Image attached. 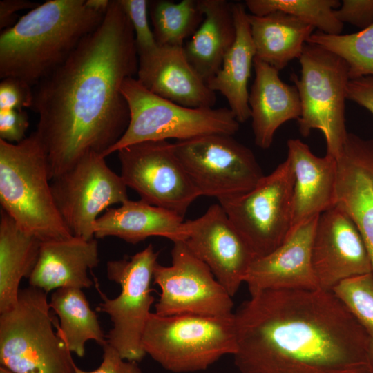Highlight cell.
<instances>
[{"label": "cell", "mask_w": 373, "mask_h": 373, "mask_svg": "<svg viewBox=\"0 0 373 373\" xmlns=\"http://www.w3.org/2000/svg\"><path fill=\"white\" fill-rule=\"evenodd\" d=\"M184 229L182 241L233 297L256 256L222 206L212 204L200 217L184 221Z\"/></svg>", "instance_id": "15"}, {"label": "cell", "mask_w": 373, "mask_h": 373, "mask_svg": "<svg viewBox=\"0 0 373 373\" xmlns=\"http://www.w3.org/2000/svg\"><path fill=\"white\" fill-rule=\"evenodd\" d=\"M204 18L191 39L183 46L185 55L207 83L221 68L236 37L233 3L226 0H199Z\"/></svg>", "instance_id": "25"}, {"label": "cell", "mask_w": 373, "mask_h": 373, "mask_svg": "<svg viewBox=\"0 0 373 373\" xmlns=\"http://www.w3.org/2000/svg\"><path fill=\"white\" fill-rule=\"evenodd\" d=\"M49 304L59 319V323L56 317L54 321L57 332L71 352L83 357L85 344L90 340L102 347L107 345L106 335L82 289H57L52 294Z\"/></svg>", "instance_id": "28"}, {"label": "cell", "mask_w": 373, "mask_h": 373, "mask_svg": "<svg viewBox=\"0 0 373 373\" xmlns=\"http://www.w3.org/2000/svg\"><path fill=\"white\" fill-rule=\"evenodd\" d=\"M245 5L251 15L283 12L325 34L340 35L343 29V23L334 13L341 6L338 0H247Z\"/></svg>", "instance_id": "30"}, {"label": "cell", "mask_w": 373, "mask_h": 373, "mask_svg": "<svg viewBox=\"0 0 373 373\" xmlns=\"http://www.w3.org/2000/svg\"><path fill=\"white\" fill-rule=\"evenodd\" d=\"M57 209L73 236L95 238L99 214L111 206L128 200L127 186L120 175L106 164L105 157L89 152L73 166L51 180Z\"/></svg>", "instance_id": "12"}, {"label": "cell", "mask_w": 373, "mask_h": 373, "mask_svg": "<svg viewBox=\"0 0 373 373\" xmlns=\"http://www.w3.org/2000/svg\"><path fill=\"white\" fill-rule=\"evenodd\" d=\"M102 348V361L97 369L93 371H85L75 364V373H143L137 362L124 359L109 345L107 344Z\"/></svg>", "instance_id": "37"}, {"label": "cell", "mask_w": 373, "mask_h": 373, "mask_svg": "<svg viewBox=\"0 0 373 373\" xmlns=\"http://www.w3.org/2000/svg\"><path fill=\"white\" fill-rule=\"evenodd\" d=\"M99 262L95 238L76 236L41 242L37 263L28 278L29 285L48 293L61 287L90 288L88 271Z\"/></svg>", "instance_id": "21"}, {"label": "cell", "mask_w": 373, "mask_h": 373, "mask_svg": "<svg viewBox=\"0 0 373 373\" xmlns=\"http://www.w3.org/2000/svg\"><path fill=\"white\" fill-rule=\"evenodd\" d=\"M41 241L21 229L0 211V314L17 303L19 284L29 278L38 259Z\"/></svg>", "instance_id": "27"}, {"label": "cell", "mask_w": 373, "mask_h": 373, "mask_svg": "<svg viewBox=\"0 0 373 373\" xmlns=\"http://www.w3.org/2000/svg\"><path fill=\"white\" fill-rule=\"evenodd\" d=\"M367 360L371 373H373V338H370L367 347Z\"/></svg>", "instance_id": "41"}, {"label": "cell", "mask_w": 373, "mask_h": 373, "mask_svg": "<svg viewBox=\"0 0 373 373\" xmlns=\"http://www.w3.org/2000/svg\"><path fill=\"white\" fill-rule=\"evenodd\" d=\"M34 93L32 87L17 78L7 77L0 82V110L32 108Z\"/></svg>", "instance_id": "34"}, {"label": "cell", "mask_w": 373, "mask_h": 373, "mask_svg": "<svg viewBox=\"0 0 373 373\" xmlns=\"http://www.w3.org/2000/svg\"><path fill=\"white\" fill-rule=\"evenodd\" d=\"M234 316L240 373H371L370 336L332 291H260Z\"/></svg>", "instance_id": "2"}, {"label": "cell", "mask_w": 373, "mask_h": 373, "mask_svg": "<svg viewBox=\"0 0 373 373\" xmlns=\"http://www.w3.org/2000/svg\"><path fill=\"white\" fill-rule=\"evenodd\" d=\"M347 99L366 108L373 115V76H365L349 81Z\"/></svg>", "instance_id": "38"}, {"label": "cell", "mask_w": 373, "mask_h": 373, "mask_svg": "<svg viewBox=\"0 0 373 373\" xmlns=\"http://www.w3.org/2000/svg\"><path fill=\"white\" fill-rule=\"evenodd\" d=\"M256 57L278 71L299 59L314 28L283 12L247 15Z\"/></svg>", "instance_id": "26"}, {"label": "cell", "mask_w": 373, "mask_h": 373, "mask_svg": "<svg viewBox=\"0 0 373 373\" xmlns=\"http://www.w3.org/2000/svg\"><path fill=\"white\" fill-rule=\"evenodd\" d=\"M121 177L142 200L184 218L200 196L179 160L173 143L146 141L117 151Z\"/></svg>", "instance_id": "13"}, {"label": "cell", "mask_w": 373, "mask_h": 373, "mask_svg": "<svg viewBox=\"0 0 373 373\" xmlns=\"http://www.w3.org/2000/svg\"><path fill=\"white\" fill-rule=\"evenodd\" d=\"M158 255L149 244L128 258L107 262V278L121 287L117 297L109 298L97 286L102 302L96 310L108 314L113 324L107 344L127 361L138 362L146 355L142 336L155 300L151 283Z\"/></svg>", "instance_id": "9"}, {"label": "cell", "mask_w": 373, "mask_h": 373, "mask_svg": "<svg viewBox=\"0 0 373 373\" xmlns=\"http://www.w3.org/2000/svg\"><path fill=\"white\" fill-rule=\"evenodd\" d=\"M255 79L249 93L254 142L269 149L277 129L289 120H298L301 114L299 94L295 85L285 84L279 71L255 57Z\"/></svg>", "instance_id": "22"}, {"label": "cell", "mask_w": 373, "mask_h": 373, "mask_svg": "<svg viewBox=\"0 0 373 373\" xmlns=\"http://www.w3.org/2000/svg\"><path fill=\"white\" fill-rule=\"evenodd\" d=\"M86 2L93 10L105 14L109 8L111 0H86Z\"/></svg>", "instance_id": "40"}, {"label": "cell", "mask_w": 373, "mask_h": 373, "mask_svg": "<svg viewBox=\"0 0 373 373\" xmlns=\"http://www.w3.org/2000/svg\"><path fill=\"white\" fill-rule=\"evenodd\" d=\"M29 126L27 113L24 110H0V139L16 144L24 140Z\"/></svg>", "instance_id": "36"}, {"label": "cell", "mask_w": 373, "mask_h": 373, "mask_svg": "<svg viewBox=\"0 0 373 373\" xmlns=\"http://www.w3.org/2000/svg\"><path fill=\"white\" fill-rule=\"evenodd\" d=\"M307 43L320 46L342 58L348 66L350 79L373 76V24L345 35L313 32Z\"/></svg>", "instance_id": "31"}, {"label": "cell", "mask_w": 373, "mask_h": 373, "mask_svg": "<svg viewBox=\"0 0 373 373\" xmlns=\"http://www.w3.org/2000/svg\"><path fill=\"white\" fill-rule=\"evenodd\" d=\"M287 157L294 177L291 231L335 206L336 159L315 155L299 139L287 141Z\"/></svg>", "instance_id": "20"}, {"label": "cell", "mask_w": 373, "mask_h": 373, "mask_svg": "<svg viewBox=\"0 0 373 373\" xmlns=\"http://www.w3.org/2000/svg\"><path fill=\"white\" fill-rule=\"evenodd\" d=\"M96 239L109 236L137 244L153 236H160L173 242L186 236L184 218L167 209L142 200H128L118 207L109 208L95 224Z\"/></svg>", "instance_id": "23"}, {"label": "cell", "mask_w": 373, "mask_h": 373, "mask_svg": "<svg viewBox=\"0 0 373 373\" xmlns=\"http://www.w3.org/2000/svg\"><path fill=\"white\" fill-rule=\"evenodd\" d=\"M200 196L231 197L251 190L264 175L251 150L232 135L211 134L173 143Z\"/></svg>", "instance_id": "11"}, {"label": "cell", "mask_w": 373, "mask_h": 373, "mask_svg": "<svg viewBox=\"0 0 373 373\" xmlns=\"http://www.w3.org/2000/svg\"><path fill=\"white\" fill-rule=\"evenodd\" d=\"M142 347L146 354L168 371L204 370L222 356L236 352L234 314L161 316L151 312L143 334Z\"/></svg>", "instance_id": "6"}, {"label": "cell", "mask_w": 373, "mask_h": 373, "mask_svg": "<svg viewBox=\"0 0 373 373\" xmlns=\"http://www.w3.org/2000/svg\"><path fill=\"white\" fill-rule=\"evenodd\" d=\"M38 2L28 0H2L0 1V29L1 31L13 26L16 21L18 11L32 10L39 6Z\"/></svg>", "instance_id": "39"}, {"label": "cell", "mask_w": 373, "mask_h": 373, "mask_svg": "<svg viewBox=\"0 0 373 373\" xmlns=\"http://www.w3.org/2000/svg\"><path fill=\"white\" fill-rule=\"evenodd\" d=\"M171 264H156L153 283L161 292L155 313L161 316L233 314L232 297L207 265L182 240L173 242Z\"/></svg>", "instance_id": "14"}, {"label": "cell", "mask_w": 373, "mask_h": 373, "mask_svg": "<svg viewBox=\"0 0 373 373\" xmlns=\"http://www.w3.org/2000/svg\"><path fill=\"white\" fill-rule=\"evenodd\" d=\"M47 294L19 291L16 306L0 314V363L15 373H75L65 341L54 330Z\"/></svg>", "instance_id": "5"}, {"label": "cell", "mask_w": 373, "mask_h": 373, "mask_svg": "<svg viewBox=\"0 0 373 373\" xmlns=\"http://www.w3.org/2000/svg\"><path fill=\"white\" fill-rule=\"evenodd\" d=\"M232 9L236 39L224 57L220 69L207 82V86L227 99L229 108L239 123H243L251 117L247 86L256 50L245 5L233 3Z\"/></svg>", "instance_id": "24"}, {"label": "cell", "mask_w": 373, "mask_h": 373, "mask_svg": "<svg viewBox=\"0 0 373 373\" xmlns=\"http://www.w3.org/2000/svg\"><path fill=\"white\" fill-rule=\"evenodd\" d=\"M119 1L133 26L138 57L153 52L159 45L149 23V1L119 0Z\"/></svg>", "instance_id": "33"}, {"label": "cell", "mask_w": 373, "mask_h": 373, "mask_svg": "<svg viewBox=\"0 0 373 373\" xmlns=\"http://www.w3.org/2000/svg\"><path fill=\"white\" fill-rule=\"evenodd\" d=\"M137 70L133 26L119 0H111L100 25L33 87L35 132L51 180L89 152L104 157L122 137L130 113L121 87Z\"/></svg>", "instance_id": "1"}, {"label": "cell", "mask_w": 373, "mask_h": 373, "mask_svg": "<svg viewBox=\"0 0 373 373\" xmlns=\"http://www.w3.org/2000/svg\"><path fill=\"white\" fill-rule=\"evenodd\" d=\"M105 14L86 0H48L29 10L1 31V79L14 77L35 87L68 59Z\"/></svg>", "instance_id": "3"}, {"label": "cell", "mask_w": 373, "mask_h": 373, "mask_svg": "<svg viewBox=\"0 0 373 373\" xmlns=\"http://www.w3.org/2000/svg\"><path fill=\"white\" fill-rule=\"evenodd\" d=\"M0 373H15L13 372H12L11 370L3 367V366H1L0 367Z\"/></svg>", "instance_id": "42"}, {"label": "cell", "mask_w": 373, "mask_h": 373, "mask_svg": "<svg viewBox=\"0 0 373 373\" xmlns=\"http://www.w3.org/2000/svg\"><path fill=\"white\" fill-rule=\"evenodd\" d=\"M137 80L151 93L189 108H211L216 93L188 61L183 46H158L138 57Z\"/></svg>", "instance_id": "19"}, {"label": "cell", "mask_w": 373, "mask_h": 373, "mask_svg": "<svg viewBox=\"0 0 373 373\" xmlns=\"http://www.w3.org/2000/svg\"><path fill=\"white\" fill-rule=\"evenodd\" d=\"M336 162L335 206L358 229L373 270V140L348 133Z\"/></svg>", "instance_id": "18"}, {"label": "cell", "mask_w": 373, "mask_h": 373, "mask_svg": "<svg viewBox=\"0 0 373 373\" xmlns=\"http://www.w3.org/2000/svg\"><path fill=\"white\" fill-rule=\"evenodd\" d=\"M294 228L270 253L254 259L245 279L250 295L268 289H315L319 286L312 261L318 218Z\"/></svg>", "instance_id": "17"}, {"label": "cell", "mask_w": 373, "mask_h": 373, "mask_svg": "<svg viewBox=\"0 0 373 373\" xmlns=\"http://www.w3.org/2000/svg\"><path fill=\"white\" fill-rule=\"evenodd\" d=\"M312 261L319 288L372 271L365 243L354 223L336 206L319 215L312 246Z\"/></svg>", "instance_id": "16"}, {"label": "cell", "mask_w": 373, "mask_h": 373, "mask_svg": "<svg viewBox=\"0 0 373 373\" xmlns=\"http://www.w3.org/2000/svg\"><path fill=\"white\" fill-rule=\"evenodd\" d=\"M334 13L343 24L365 29L373 24V0H343Z\"/></svg>", "instance_id": "35"}, {"label": "cell", "mask_w": 373, "mask_h": 373, "mask_svg": "<svg viewBox=\"0 0 373 373\" xmlns=\"http://www.w3.org/2000/svg\"><path fill=\"white\" fill-rule=\"evenodd\" d=\"M299 61L300 76L291 75L301 104L299 131L303 137L313 129L321 131L326 154L336 159L348 133L345 124L348 66L338 55L310 43L305 44Z\"/></svg>", "instance_id": "8"}, {"label": "cell", "mask_w": 373, "mask_h": 373, "mask_svg": "<svg viewBox=\"0 0 373 373\" xmlns=\"http://www.w3.org/2000/svg\"><path fill=\"white\" fill-rule=\"evenodd\" d=\"M294 183L286 158L249 191L218 200L256 258L272 251L289 235Z\"/></svg>", "instance_id": "10"}, {"label": "cell", "mask_w": 373, "mask_h": 373, "mask_svg": "<svg viewBox=\"0 0 373 373\" xmlns=\"http://www.w3.org/2000/svg\"><path fill=\"white\" fill-rule=\"evenodd\" d=\"M153 32L159 46H183L204 20L199 0L149 1Z\"/></svg>", "instance_id": "29"}, {"label": "cell", "mask_w": 373, "mask_h": 373, "mask_svg": "<svg viewBox=\"0 0 373 373\" xmlns=\"http://www.w3.org/2000/svg\"><path fill=\"white\" fill-rule=\"evenodd\" d=\"M130 121L119 141L104 155L146 141L186 140L211 135H235L240 123L229 108H189L151 93L134 77L121 87Z\"/></svg>", "instance_id": "7"}, {"label": "cell", "mask_w": 373, "mask_h": 373, "mask_svg": "<svg viewBox=\"0 0 373 373\" xmlns=\"http://www.w3.org/2000/svg\"><path fill=\"white\" fill-rule=\"evenodd\" d=\"M332 291L373 338V271L345 279Z\"/></svg>", "instance_id": "32"}, {"label": "cell", "mask_w": 373, "mask_h": 373, "mask_svg": "<svg viewBox=\"0 0 373 373\" xmlns=\"http://www.w3.org/2000/svg\"><path fill=\"white\" fill-rule=\"evenodd\" d=\"M0 204L41 242L73 236L56 206L47 155L35 131L16 144L0 139Z\"/></svg>", "instance_id": "4"}]
</instances>
